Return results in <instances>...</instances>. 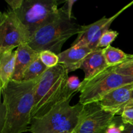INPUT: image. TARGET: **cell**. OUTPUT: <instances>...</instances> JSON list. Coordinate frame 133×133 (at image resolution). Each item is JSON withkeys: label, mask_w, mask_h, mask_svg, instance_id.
Masks as SVG:
<instances>
[{"label": "cell", "mask_w": 133, "mask_h": 133, "mask_svg": "<svg viewBox=\"0 0 133 133\" xmlns=\"http://www.w3.org/2000/svg\"><path fill=\"white\" fill-rule=\"evenodd\" d=\"M131 98H132V99L133 100V91L132 92V96H131Z\"/></svg>", "instance_id": "obj_26"}, {"label": "cell", "mask_w": 133, "mask_h": 133, "mask_svg": "<svg viewBox=\"0 0 133 133\" xmlns=\"http://www.w3.org/2000/svg\"><path fill=\"white\" fill-rule=\"evenodd\" d=\"M132 4L133 1L126 5L110 18L104 16L94 23L88 25H81V29L71 46H85L92 50L98 49L97 45L102 35L107 31L109 30L112 22Z\"/></svg>", "instance_id": "obj_9"}, {"label": "cell", "mask_w": 133, "mask_h": 133, "mask_svg": "<svg viewBox=\"0 0 133 133\" xmlns=\"http://www.w3.org/2000/svg\"><path fill=\"white\" fill-rule=\"evenodd\" d=\"M118 36V32L116 31L112 30H108L100 38L99 41L97 48H107L108 46L110 45V44Z\"/></svg>", "instance_id": "obj_18"}, {"label": "cell", "mask_w": 133, "mask_h": 133, "mask_svg": "<svg viewBox=\"0 0 133 133\" xmlns=\"http://www.w3.org/2000/svg\"><path fill=\"white\" fill-rule=\"evenodd\" d=\"M71 99L63 101L43 116L32 119L28 131L31 133H62L76 127L83 105H70Z\"/></svg>", "instance_id": "obj_4"}, {"label": "cell", "mask_w": 133, "mask_h": 133, "mask_svg": "<svg viewBox=\"0 0 133 133\" xmlns=\"http://www.w3.org/2000/svg\"><path fill=\"white\" fill-rule=\"evenodd\" d=\"M68 77V72L60 64L48 68L43 74L35 90L32 119L40 118L58 104L71 99L74 94L66 89Z\"/></svg>", "instance_id": "obj_2"}, {"label": "cell", "mask_w": 133, "mask_h": 133, "mask_svg": "<svg viewBox=\"0 0 133 133\" xmlns=\"http://www.w3.org/2000/svg\"><path fill=\"white\" fill-rule=\"evenodd\" d=\"M16 52L0 53V89L6 87L12 79L15 69Z\"/></svg>", "instance_id": "obj_14"}, {"label": "cell", "mask_w": 133, "mask_h": 133, "mask_svg": "<svg viewBox=\"0 0 133 133\" xmlns=\"http://www.w3.org/2000/svg\"><path fill=\"white\" fill-rule=\"evenodd\" d=\"M48 68L42 63L39 56L29 65L23 75V81H33L39 79Z\"/></svg>", "instance_id": "obj_16"}, {"label": "cell", "mask_w": 133, "mask_h": 133, "mask_svg": "<svg viewBox=\"0 0 133 133\" xmlns=\"http://www.w3.org/2000/svg\"><path fill=\"white\" fill-rule=\"evenodd\" d=\"M40 78L28 81L11 80L1 89L3 101L0 109V133L28 131L32 121L35 90Z\"/></svg>", "instance_id": "obj_1"}, {"label": "cell", "mask_w": 133, "mask_h": 133, "mask_svg": "<svg viewBox=\"0 0 133 133\" xmlns=\"http://www.w3.org/2000/svg\"><path fill=\"white\" fill-rule=\"evenodd\" d=\"M62 133H75V132H74V131H65V132H62Z\"/></svg>", "instance_id": "obj_25"}, {"label": "cell", "mask_w": 133, "mask_h": 133, "mask_svg": "<svg viewBox=\"0 0 133 133\" xmlns=\"http://www.w3.org/2000/svg\"><path fill=\"white\" fill-rule=\"evenodd\" d=\"M116 116L102 109L97 102L83 105L75 133H106Z\"/></svg>", "instance_id": "obj_8"}, {"label": "cell", "mask_w": 133, "mask_h": 133, "mask_svg": "<svg viewBox=\"0 0 133 133\" xmlns=\"http://www.w3.org/2000/svg\"><path fill=\"white\" fill-rule=\"evenodd\" d=\"M114 67H109L91 79L81 82L79 103L84 105L97 102L113 90L133 83L132 77L118 74Z\"/></svg>", "instance_id": "obj_6"}, {"label": "cell", "mask_w": 133, "mask_h": 133, "mask_svg": "<svg viewBox=\"0 0 133 133\" xmlns=\"http://www.w3.org/2000/svg\"><path fill=\"white\" fill-rule=\"evenodd\" d=\"M76 2L77 0H68V1H65V5L62 7L70 18H74V17L72 16V7L74 4Z\"/></svg>", "instance_id": "obj_23"}, {"label": "cell", "mask_w": 133, "mask_h": 133, "mask_svg": "<svg viewBox=\"0 0 133 133\" xmlns=\"http://www.w3.org/2000/svg\"><path fill=\"white\" fill-rule=\"evenodd\" d=\"M93 51L85 46H71L58 55L59 64L64 66L68 73L81 69L87 56Z\"/></svg>", "instance_id": "obj_11"}, {"label": "cell", "mask_w": 133, "mask_h": 133, "mask_svg": "<svg viewBox=\"0 0 133 133\" xmlns=\"http://www.w3.org/2000/svg\"><path fill=\"white\" fill-rule=\"evenodd\" d=\"M15 69L12 80L22 81L23 75L29 65L39 56L38 52L36 51L27 44L19 45L16 50Z\"/></svg>", "instance_id": "obj_12"}, {"label": "cell", "mask_w": 133, "mask_h": 133, "mask_svg": "<svg viewBox=\"0 0 133 133\" xmlns=\"http://www.w3.org/2000/svg\"><path fill=\"white\" fill-rule=\"evenodd\" d=\"M122 121L125 124H133V100L132 99L125 108L120 116Z\"/></svg>", "instance_id": "obj_22"}, {"label": "cell", "mask_w": 133, "mask_h": 133, "mask_svg": "<svg viewBox=\"0 0 133 133\" xmlns=\"http://www.w3.org/2000/svg\"><path fill=\"white\" fill-rule=\"evenodd\" d=\"M81 29V25L70 18L62 7L55 18L42 25L31 35L27 44L38 53L50 51L58 55L64 43L78 35Z\"/></svg>", "instance_id": "obj_3"}, {"label": "cell", "mask_w": 133, "mask_h": 133, "mask_svg": "<svg viewBox=\"0 0 133 133\" xmlns=\"http://www.w3.org/2000/svg\"><path fill=\"white\" fill-rule=\"evenodd\" d=\"M29 32L14 11L9 9L0 14V53L12 51L29 41Z\"/></svg>", "instance_id": "obj_7"}, {"label": "cell", "mask_w": 133, "mask_h": 133, "mask_svg": "<svg viewBox=\"0 0 133 133\" xmlns=\"http://www.w3.org/2000/svg\"><path fill=\"white\" fill-rule=\"evenodd\" d=\"M107 64L103 54V49L98 48L90 53L83 62L81 69L84 72V79L87 81L96 76L101 71L108 68Z\"/></svg>", "instance_id": "obj_13"}, {"label": "cell", "mask_w": 133, "mask_h": 133, "mask_svg": "<svg viewBox=\"0 0 133 133\" xmlns=\"http://www.w3.org/2000/svg\"><path fill=\"white\" fill-rule=\"evenodd\" d=\"M12 11L32 35L44 23L55 18L59 13L57 0H6Z\"/></svg>", "instance_id": "obj_5"}, {"label": "cell", "mask_w": 133, "mask_h": 133, "mask_svg": "<svg viewBox=\"0 0 133 133\" xmlns=\"http://www.w3.org/2000/svg\"><path fill=\"white\" fill-rule=\"evenodd\" d=\"M125 128V123L120 116L114 117L113 120L108 127L106 133H122Z\"/></svg>", "instance_id": "obj_20"}, {"label": "cell", "mask_w": 133, "mask_h": 133, "mask_svg": "<svg viewBox=\"0 0 133 133\" xmlns=\"http://www.w3.org/2000/svg\"><path fill=\"white\" fill-rule=\"evenodd\" d=\"M105 60L110 67L116 66L133 58V55L127 54L121 49L109 45L103 49Z\"/></svg>", "instance_id": "obj_15"}, {"label": "cell", "mask_w": 133, "mask_h": 133, "mask_svg": "<svg viewBox=\"0 0 133 133\" xmlns=\"http://www.w3.org/2000/svg\"><path fill=\"white\" fill-rule=\"evenodd\" d=\"M116 72L133 77V58L114 67Z\"/></svg>", "instance_id": "obj_19"}, {"label": "cell", "mask_w": 133, "mask_h": 133, "mask_svg": "<svg viewBox=\"0 0 133 133\" xmlns=\"http://www.w3.org/2000/svg\"><path fill=\"white\" fill-rule=\"evenodd\" d=\"M133 83L113 90L97 101L106 111L115 116H121L127 104L132 100Z\"/></svg>", "instance_id": "obj_10"}, {"label": "cell", "mask_w": 133, "mask_h": 133, "mask_svg": "<svg viewBox=\"0 0 133 133\" xmlns=\"http://www.w3.org/2000/svg\"><path fill=\"white\" fill-rule=\"evenodd\" d=\"M39 58L48 68L55 67L59 64L58 55L50 51H42L40 52Z\"/></svg>", "instance_id": "obj_17"}, {"label": "cell", "mask_w": 133, "mask_h": 133, "mask_svg": "<svg viewBox=\"0 0 133 133\" xmlns=\"http://www.w3.org/2000/svg\"><path fill=\"white\" fill-rule=\"evenodd\" d=\"M122 133H133V124H125Z\"/></svg>", "instance_id": "obj_24"}, {"label": "cell", "mask_w": 133, "mask_h": 133, "mask_svg": "<svg viewBox=\"0 0 133 133\" xmlns=\"http://www.w3.org/2000/svg\"><path fill=\"white\" fill-rule=\"evenodd\" d=\"M81 82L77 76L69 77L66 83V89L71 94H75L77 92H79Z\"/></svg>", "instance_id": "obj_21"}]
</instances>
